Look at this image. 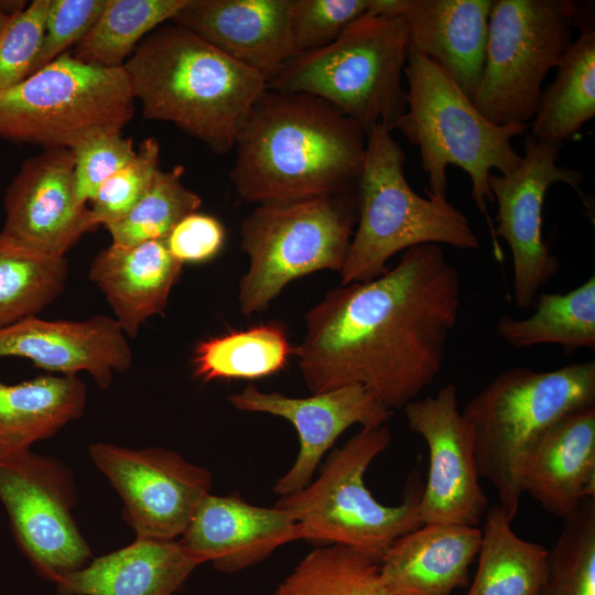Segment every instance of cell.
I'll use <instances>...</instances> for the list:
<instances>
[{
  "mask_svg": "<svg viewBox=\"0 0 595 595\" xmlns=\"http://www.w3.org/2000/svg\"><path fill=\"white\" fill-rule=\"evenodd\" d=\"M292 0H187L170 21L255 71L267 84L296 55Z\"/></svg>",
  "mask_w": 595,
  "mask_h": 595,
  "instance_id": "19",
  "label": "cell"
},
{
  "mask_svg": "<svg viewBox=\"0 0 595 595\" xmlns=\"http://www.w3.org/2000/svg\"><path fill=\"white\" fill-rule=\"evenodd\" d=\"M185 170L177 164L159 170L153 184L121 219L106 226L112 246L130 247L149 240L165 239L185 216L197 212L202 198L182 183Z\"/></svg>",
  "mask_w": 595,
  "mask_h": 595,
  "instance_id": "34",
  "label": "cell"
},
{
  "mask_svg": "<svg viewBox=\"0 0 595 595\" xmlns=\"http://www.w3.org/2000/svg\"><path fill=\"white\" fill-rule=\"evenodd\" d=\"M197 565L178 541L137 538L55 583L58 595H172Z\"/></svg>",
  "mask_w": 595,
  "mask_h": 595,
  "instance_id": "25",
  "label": "cell"
},
{
  "mask_svg": "<svg viewBox=\"0 0 595 595\" xmlns=\"http://www.w3.org/2000/svg\"><path fill=\"white\" fill-rule=\"evenodd\" d=\"M405 153L383 126L366 136L357 184L358 219L344 266L342 284L372 280L388 270L398 252L420 245L477 249L468 218L446 197L416 194L404 175Z\"/></svg>",
  "mask_w": 595,
  "mask_h": 595,
  "instance_id": "6",
  "label": "cell"
},
{
  "mask_svg": "<svg viewBox=\"0 0 595 595\" xmlns=\"http://www.w3.org/2000/svg\"><path fill=\"white\" fill-rule=\"evenodd\" d=\"M50 0H33L13 17L0 39V90L13 87L31 73L40 53Z\"/></svg>",
  "mask_w": 595,
  "mask_h": 595,
  "instance_id": "38",
  "label": "cell"
},
{
  "mask_svg": "<svg viewBox=\"0 0 595 595\" xmlns=\"http://www.w3.org/2000/svg\"><path fill=\"white\" fill-rule=\"evenodd\" d=\"M521 165L506 175L490 174L488 185L497 202L494 236L510 248L513 298L520 309L532 306L542 285L559 271V261L542 239V207L550 185L564 183L583 198L582 171L558 165L561 145L528 134ZM498 241V240H497Z\"/></svg>",
  "mask_w": 595,
  "mask_h": 595,
  "instance_id": "13",
  "label": "cell"
},
{
  "mask_svg": "<svg viewBox=\"0 0 595 595\" xmlns=\"http://www.w3.org/2000/svg\"><path fill=\"white\" fill-rule=\"evenodd\" d=\"M403 74L408 82L407 109L396 129L420 149L429 177L425 192L446 197L447 165L466 172L472 197L486 217L495 257L500 261L502 252L487 208V203L494 202L488 177L493 169L506 175L521 165L522 155L512 148L511 139L529 126L489 121L439 64L420 53L409 52Z\"/></svg>",
  "mask_w": 595,
  "mask_h": 595,
  "instance_id": "4",
  "label": "cell"
},
{
  "mask_svg": "<svg viewBox=\"0 0 595 595\" xmlns=\"http://www.w3.org/2000/svg\"><path fill=\"white\" fill-rule=\"evenodd\" d=\"M76 193L80 203L91 201L102 183L137 153L131 138L122 131L95 133L72 149Z\"/></svg>",
  "mask_w": 595,
  "mask_h": 595,
  "instance_id": "39",
  "label": "cell"
},
{
  "mask_svg": "<svg viewBox=\"0 0 595 595\" xmlns=\"http://www.w3.org/2000/svg\"><path fill=\"white\" fill-rule=\"evenodd\" d=\"M494 0H369L368 11L403 18L410 51L439 64L473 98L484 69Z\"/></svg>",
  "mask_w": 595,
  "mask_h": 595,
  "instance_id": "20",
  "label": "cell"
},
{
  "mask_svg": "<svg viewBox=\"0 0 595 595\" xmlns=\"http://www.w3.org/2000/svg\"><path fill=\"white\" fill-rule=\"evenodd\" d=\"M409 429L429 450V472L420 501L422 524L452 523L476 527L488 499L479 484L469 426L458 409L453 383L434 396L403 407Z\"/></svg>",
  "mask_w": 595,
  "mask_h": 595,
  "instance_id": "15",
  "label": "cell"
},
{
  "mask_svg": "<svg viewBox=\"0 0 595 595\" xmlns=\"http://www.w3.org/2000/svg\"><path fill=\"white\" fill-rule=\"evenodd\" d=\"M160 143L150 137L141 141L136 155L99 187L90 201L98 226H108L125 217L145 195L160 170Z\"/></svg>",
  "mask_w": 595,
  "mask_h": 595,
  "instance_id": "36",
  "label": "cell"
},
{
  "mask_svg": "<svg viewBox=\"0 0 595 595\" xmlns=\"http://www.w3.org/2000/svg\"><path fill=\"white\" fill-rule=\"evenodd\" d=\"M533 305L527 318L500 317L497 333L507 344L517 349L542 344L595 349L594 275L567 293H540Z\"/></svg>",
  "mask_w": 595,
  "mask_h": 595,
  "instance_id": "29",
  "label": "cell"
},
{
  "mask_svg": "<svg viewBox=\"0 0 595 595\" xmlns=\"http://www.w3.org/2000/svg\"><path fill=\"white\" fill-rule=\"evenodd\" d=\"M549 513L566 518L595 497V404L560 419L524 462L519 477Z\"/></svg>",
  "mask_w": 595,
  "mask_h": 595,
  "instance_id": "22",
  "label": "cell"
},
{
  "mask_svg": "<svg viewBox=\"0 0 595 595\" xmlns=\"http://www.w3.org/2000/svg\"><path fill=\"white\" fill-rule=\"evenodd\" d=\"M390 442L388 424L361 428L332 451L315 482L277 501L299 524L301 539L345 545L379 564L398 538L422 526L418 474L409 477L397 506L382 505L365 485L367 468Z\"/></svg>",
  "mask_w": 595,
  "mask_h": 595,
  "instance_id": "8",
  "label": "cell"
},
{
  "mask_svg": "<svg viewBox=\"0 0 595 595\" xmlns=\"http://www.w3.org/2000/svg\"><path fill=\"white\" fill-rule=\"evenodd\" d=\"M24 3L25 2H23L22 4L20 3L14 8L8 9V4H4V2L0 1V39L10 22L12 21L13 17L17 14V12L25 7Z\"/></svg>",
  "mask_w": 595,
  "mask_h": 595,
  "instance_id": "42",
  "label": "cell"
},
{
  "mask_svg": "<svg viewBox=\"0 0 595 595\" xmlns=\"http://www.w3.org/2000/svg\"><path fill=\"white\" fill-rule=\"evenodd\" d=\"M228 400L237 410L280 416L295 428L300 451L292 467L273 487L274 494L281 497L311 484L325 453L349 426L387 424L393 413L360 386H346L307 398H291L249 385Z\"/></svg>",
  "mask_w": 595,
  "mask_h": 595,
  "instance_id": "17",
  "label": "cell"
},
{
  "mask_svg": "<svg viewBox=\"0 0 595 595\" xmlns=\"http://www.w3.org/2000/svg\"><path fill=\"white\" fill-rule=\"evenodd\" d=\"M273 595H393L379 564L340 544L317 547L279 584Z\"/></svg>",
  "mask_w": 595,
  "mask_h": 595,
  "instance_id": "33",
  "label": "cell"
},
{
  "mask_svg": "<svg viewBox=\"0 0 595 595\" xmlns=\"http://www.w3.org/2000/svg\"><path fill=\"white\" fill-rule=\"evenodd\" d=\"M541 595H595V497L564 518Z\"/></svg>",
  "mask_w": 595,
  "mask_h": 595,
  "instance_id": "35",
  "label": "cell"
},
{
  "mask_svg": "<svg viewBox=\"0 0 595 595\" xmlns=\"http://www.w3.org/2000/svg\"><path fill=\"white\" fill-rule=\"evenodd\" d=\"M368 7L369 0H292L290 23L295 53L329 45Z\"/></svg>",
  "mask_w": 595,
  "mask_h": 595,
  "instance_id": "37",
  "label": "cell"
},
{
  "mask_svg": "<svg viewBox=\"0 0 595 595\" xmlns=\"http://www.w3.org/2000/svg\"><path fill=\"white\" fill-rule=\"evenodd\" d=\"M29 359L37 368L65 376L87 372L108 388L116 372L132 365V350L119 323L107 315L82 321L29 317L0 331V358Z\"/></svg>",
  "mask_w": 595,
  "mask_h": 595,
  "instance_id": "18",
  "label": "cell"
},
{
  "mask_svg": "<svg viewBox=\"0 0 595 595\" xmlns=\"http://www.w3.org/2000/svg\"><path fill=\"white\" fill-rule=\"evenodd\" d=\"M577 37L560 58L555 79L541 93L530 136L562 145L595 116L594 13L585 14Z\"/></svg>",
  "mask_w": 595,
  "mask_h": 595,
  "instance_id": "27",
  "label": "cell"
},
{
  "mask_svg": "<svg viewBox=\"0 0 595 595\" xmlns=\"http://www.w3.org/2000/svg\"><path fill=\"white\" fill-rule=\"evenodd\" d=\"M86 386L77 376H40L9 385L0 379V451L4 456L30 450L78 419Z\"/></svg>",
  "mask_w": 595,
  "mask_h": 595,
  "instance_id": "26",
  "label": "cell"
},
{
  "mask_svg": "<svg viewBox=\"0 0 595 595\" xmlns=\"http://www.w3.org/2000/svg\"><path fill=\"white\" fill-rule=\"evenodd\" d=\"M89 455L120 495L137 538L182 537L210 489L212 476L205 467L170 450L95 443Z\"/></svg>",
  "mask_w": 595,
  "mask_h": 595,
  "instance_id": "14",
  "label": "cell"
},
{
  "mask_svg": "<svg viewBox=\"0 0 595 595\" xmlns=\"http://www.w3.org/2000/svg\"><path fill=\"white\" fill-rule=\"evenodd\" d=\"M106 3L107 0H50L44 37L31 75L79 43Z\"/></svg>",
  "mask_w": 595,
  "mask_h": 595,
  "instance_id": "40",
  "label": "cell"
},
{
  "mask_svg": "<svg viewBox=\"0 0 595 595\" xmlns=\"http://www.w3.org/2000/svg\"><path fill=\"white\" fill-rule=\"evenodd\" d=\"M134 101L122 66L86 63L69 50L0 90V139L72 149L95 133L122 131Z\"/></svg>",
  "mask_w": 595,
  "mask_h": 595,
  "instance_id": "10",
  "label": "cell"
},
{
  "mask_svg": "<svg viewBox=\"0 0 595 595\" xmlns=\"http://www.w3.org/2000/svg\"><path fill=\"white\" fill-rule=\"evenodd\" d=\"M358 219L356 190L258 205L241 223L249 267L239 282L245 316L267 310L293 280L321 270L340 272Z\"/></svg>",
  "mask_w": 595,
  "mask_h": 595,
  "instance_id": "9",
  "label": "cell"
},
{
  "mask_svg": "<svg viewBox=\"0 0 595 595\" xmlns=\"http://www.w3.org/2000/svg\"><path fill=\"white\" fill-rule=\"evenodd\" d=\"M182 269L165 240L159 239L130 247L109 245L93 259L88 277L105 295L123 333L134 338L150 317L164 313Z\"/></svg>",
  "mask_w": 595,
  "mask_h": 595,
  "instance_id": "24",
  "label": "cell"
},
{
  "mask_svg": "<svg viewBox=\"0 0 595 595\" xmlns=\"http://www.w3.org/2000/svg\"><path fill=\"white\" fill-rule=\"evenodd\" d=\"M7 234L43 252L66 257L95 230L87 204L79 202L71 149H45L28 159L4 194Z\"/></svg>",
  "mask_w": 595,
  "mask_h": 595,
  "instance_id": "16",
  "label": "cell"
},
{
  "mask_svg": "<svg viewBox=\"0 0 595 595\" xmlns=\"http://www.w3.org/2000/svg\"><path fill=\"white\" fill-rule=\"evenodd\" d=\"M299 539V524L285 510L208 493L178 542L198 565L210 562L219 572L234 573Z\"/></svg>",
  "mask_w": 595,
  "mask_h": 595,
  "instance_id": "21",
  "label": "cell"
},
{
  "mask_svg": "<svg viewBox=\"0 0 595 595\" xmlns=\"http://www.w3.org/2000/svg\"><path fill=\"white\" fill-rule=\"evenodd\" d=\"M142 116L171 122L216 154L234 149L267 82L187 29L166 22L122 65Z\"/></svg>",
  "mask_w": 595,
  "mask_h": 595,
  "instance_id": "3",
  "label": "cell"
},
{
  "mask_svg": "<svg viewBox=\"0 0 595 595\" xmlns=\"http://www.w3.org/2000/svg\"><path fill=\"white\" fill-rule=\"evenodd\" d=\"M293 353L285 327L269 322L198 342L193 374L204 382L263 378L281 371Z\"/></svg>",
  "mask_w": 595,
  "mask_h": 595,
  "instance_id": "30",
  "label": "cell"
},
{
  "mask_svg": "<svg viewBox=\"0 0 595 595\" xmlns=\"http://www.w3.org/2000/svg\"><path fill=\"white\" fill-rule=\"evenodd\" d=\"M234 150L229 178L242 201L288 203L355 191L366 133L318 97L267 88Z\"/></svg>",
  "mask_w": 595,
  "mask_h": 595,
  "instance_id": "2",
  "label": "cell"
},
{
  "mask_svg": "<svg viewBox=\"0 0 595 595\" xmlns=\"http://www.w3.org/2000/svg\"><path fill=\"white\" fill-rule=\"evenodd\" d=\"M4 457V454L0 451V459Z\"/></svg>",
  "mask_w": 595,
  "mask_h": 595,
  "instance_id": "43",
  "label": "cell"
},
{
  "mask_svg": "<svg viewBox=\"0 0 595 595\" xmlns=\"http://www.w3.org/2000/svg\"><path fill=\"white\" fill-rule=\"evenodd\" d=\"M0 500L15 540L43 577L56 582L91 556L71 509L74 487L57 461L30 450L0 459Z\"/></svg>",
  "mask_w": 595,
  "mask_h": 595,
  "instance_id": "12",
  "label": "cell"
},
{
  "mask_svg": "<svg viewBox=\"0 0 595 595\" xmlns=\"http://www.w3.org/2000/svg\"><path fill=\"white\" fill-rule=\"evenodd\" d=\"M549 552L517 536L499 505L486 513L478 569L466 595H541Z\"/></svg>",
  "mask_w": 595,
  "mask_h": 595,
  "instance_id": "28",
  "label": "cell"
},
{
  "mask_svg": "<svg viewBox=\"0 0 595 595\" xmlns=\"http://www.w3.org/2000/svg\"><path fill=\"white\" fill-rule=\"evenodd\" d=\"M595 404V363L551 371L509 368L462 410L474 442L479 476L496 489L512 521L522 491L521 468L548 431L567 413Z\"/></svg>",
  "mask_w": 595,
  "mask_h": 595,
  "instance_id": "5",
  "label": "cell"
},
{
  "mask_svg": "<svg viewBox=\"0 0 595 595\" xmlns=\"http://www.w3.org/2000/svg\"><path fill=\"white\" fill-rule=\"evenodd\" d=\"M581 8L572 0H494L472 98L489 121L528 125L533 118L543 79L572 43Z\"/></svg>",
  "mask_w": 595,
  "mask_h": 595,
  "instance_id": "11",
  "label": "cell"
},
{
  "mask_svg": "<svg viewBox=\"0 0 595 595\" xmlns=\"http://www.w3.org/2000/svg\"><path fill=\"white\" fill-rule=\"evenodd\" d=\"M409 52L402 17L367 11L329 45L292 57L267 88L318 97L366 136L377 126L392 131L407 109L402 74Z\"/></svg>",
  "mask_w": 595,
  "mask_h": 595,
  "instance_id": "7",
  "label": "cell"
},
{
  "mask_svg": "<svg viewBox=\"0 0 595 595\" xmlns=\"http://www.w3.org/2000/svg\"><path fill=\"white\" fill-rule=\"evenodd\" d=\"M224 239L225 229L217 218L195 212L180 220L164 240L170 253L184 264L213 259Z\"/></svg>",
  "mask_w": 595,
  "mask_h": 595,
  "instance_id": "41",
  "label": "cell"
},
{
  "mask_svg": "<svg viewBox=\"0 0 595 595\" xmlns=\"http://www.w3.org/2000/svg\"><path fill=\"white\" fill-rule=\"evenodd\" d=\"M482 530L452 523L422 524L398 538L379 563L393 595H452L469 583Z\"/></svg>",
  "mask_w": 595,
  "mask_h": 595,
  "instance_id": "23",
  "label": "cell"
},
{
  "mask_svg": "<svg viewBox=\"0 0 595 595\" xmlns=\"http://www.w3.org/2000/svg\"><path fill=\"white\" fill-rule=\"evenodd\" d=\"M459 307L456 267L441 246H415L383 274L329 290L293 356L312 393L360 386L403 409L441 372Z\"/></svg>",
  "mask_w": 595,
  "mask_h": 595,
  "instance_id": "1",
  "label": "cell"
},
{
  "mask_svg": "<svg viewBox=\"0 0 595 595\" xmlns=\"http://www.w3.org/2000/svg\"><path fill=\"white\" fill-rule=\"evenodd\" d=\"M187 0H107L100 17L75 45L86 63L120 67L152 31L170 22Z\"/></svg>",
  "mask_w": 595,
  "mask_h": 595,
  "instance_id": "32",
  "label": "cell"
},
{
  "mask_svg": "<svg viewBox=\"0 0 595 595\" xmlns=\"http://www.w3.org/2000/svg\"><path fill=\"white\" fill-rule=\"evenodd\" d=\"M66 257L37 250L0 231V331L36 316L65 290Z\"/></svg>",
  "mask_w": 595,
  "mask_h": 595,
  "instance_id": "31",
  "label": "cell"
}]
</instances>
